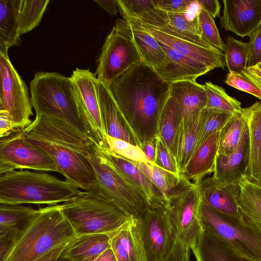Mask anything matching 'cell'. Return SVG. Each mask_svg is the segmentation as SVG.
Listing matches in <instances>:
<instances>
[{"instance_id": "6da1fadb", "label": "cell", "mask_w": 261, "mask_h": 261, "mask_svg": "<svg viewBox=\"0 0 261 261\" xmlns=\"http://www.w3.org/2000/svg\"><path fill=\"white\" fill-rule=\"evenodd\" d=\"M109 87L139 147L155 139L161 113L170 96V84L140 61Z\"/></svg>"}, {"instance_id": "7a4b0ae2", "label": "cell", "mask_w": 261, "mask_h": 261, "mask_svg": "<svg viewBox=\"0 0 261 261\" xmlns=\"http://www.w3.org/2000/svg\"><path fill=\"white\" fill-rule=\"evenodd\" d=\"M81 192L45 172L19 170L0 174V204L54 205L72 200Z\"/></svg>"}, {"instance_id": "3957f363", "label": "cell", "mask_w": 261, "mask_h": 261, "mask_svg": "<svg viewBox=\"0 0 261 261\" xmlns=\"http://www.w3.org/2000/svg\"><path fill=\"white\" fill-rule=\"evenodd\" d=\"M40 213L4 261H36L66 244L76 234L61 204L39 208Z\"/></svg>"}, {"instance_id": "277c9868", "label": "cell", "mask_w": 261, "mask_h": 261, "mask_svg": "<svg viewBox=\"0 0 261 261\" xmlns=\"http://www.w3.org/2000/svg\"><path fill=\"white\" fill-rule=\"evenodd\" d=\"M30 89L36 115L55 118L88 135L70 77L55 72H38L30 83Z\"/></svg>"}, {"instance_id": "5b68a950", "label": "cell", "mask_w": 261, "mask_h": 261, "mask_svg": "<svg viewBox=\"0 0 261 261\" xmlns=\"http://www.w3.org/2000/svg\"><path fill=\"white\" fill-rule=\"evenodd\" d=\"M62 213L76 236L111 234L130 221L126 215L99 194L82 191L72 200L61 204Z\"/></svg>"}, {"instance_id": "8992f818", "label": "cell", "mask_w": 261, "mask_h": 261, "mask_svg": "<svg viewBox=\"0 0 261 261\" xmlns=\"http://www.w3.org/2000/svg\"><path fill=\"white\" fill-rule=\"evenodd\" d=\"M199 218L203 230L225 242L241 256L261 261V232L240 213L223 214L202 200Z\"/></svg>"}, {"instance_id": "52a82bcc", "label": "cell", "mask_w": 261, "mask_h": 261, "mask_svg": "<svg viewBox=\"0 0 261 261\" xmlns=\"http://www.w3.org/2000/svg\"><path fill=\"white\" fill-rule=\"evenodd\" d=\"M87 160L94 173L97 193L129 217L137 219L149 207L141 194L114 167L101 150Z\"/></svg>"}, {"instance_id": "ba28073f", "label": "cell", "mask_w": 261, "mask_h": 261, "mask_svg": "<svg viewBox=\"0 0 261 261\" xmlns=\"http://www.w3.org/2000/svg\"><path fill=\"white\" fill-rule=\"evenodd\" d=\"M182 178L181 185L169 198L166 208L174 240L192 249L203 230L199 218L202 197L198 184Z\"/></svg>"}, {"instance_id": "9c48e42d", "label": "cell", "mask_w": 261, "mask_h": 261, "mask_svg": "<svg viewBox=\"0 0 261 261\" xmlns=\"http://www.w3.org/2000/svg\"><path fill=\"white\" fill-rule=\"evenodd\" d=\"M15 169L60 173L51 158L28 141L23 129L20 128H16L0 139V174Z\"/></svg>"}, {"instance_id": "30bf717a", "label": "cell", "mask_w": 261, "mask_h": 261, "mask_svg": "<svg viewBox=\"0 0 261 261\" xmlns=\"http://www.w3.org/2000/svg\"><path fill=\"white\" fill-rule=\"evenodd\" d=\"M0 111L8 114L17 128L24 129L32 122L31 97L8 53L0 52Z\"/></svg>"}, {"instance_id": "8fae6325", "label": "cell", "mask_w": 261, "mask_h": 261, "mask_svg": "<svg viewBox=\"0 0 261 261\" xmlns=\"http://www.w3.org/2000/svg\"><path fill=\"white\" fill-rule=\"evenodd\" d=\"M135 227L147 261H160L169 252L175 240L166 208L148 207L135 219Z\"/></svg>"}, {"instance_id": "7c38bea8", "label": "cell", "mask_w": 261, "mask_h": 261, "mask_svg": "<svg viewBox=\"0 0 261 261\" xmlns=\"http://www.w3.org/2000/svg\"><path fill=\"white\" fill-rule=\"evenodd\" d=\"M143 61L132 39L114 26L98 60L97 79L107 86L135 64Z\"/></svg>"}, {"instance_id": "4fadbf2b", "label": "cell", "mask_w": 261, "mask_h": 261, "mask_svg": "<svg viewBox=\"0 0 261 261\" xmlns=\"http://www.w3.org/2000/svg\"><path fill=\"white\" fill-rule=\"evenodd\" d=\"M25 137H35L64 146L87 158L101 148L91 137L55 118L36 115L23 129Z\"/></svg>"}, {"instance_id": "5bb4252c", "label": "cell", "mask_w": 261, "mask_h": 261, "mask_svg": "<svg viewBox=\"0 0 261 261\" xmlns=\"http://www.w3.org/2000/svg\"><path fill=\"white\" fill-rule=\"evenodd\" d=\"M81 108L82 120L87 134L102 150L108 148L105 127L96 87V77L89 69L76 68L70 76Z\"/></svg>"}, {"instance_id": "9a60e30c", "label": "cell", "mask_w": 261, "mask_h": 261, "mask_svg": "<svg viewBox=\"0 0 261 261\" xmlns=\"http://www.w3.org/2000/svg\"><path fill=\"white\" fill-rule=\"evenodd\" d=\"M25 138L51 158L66 181L85 191L97 193L94 173L86 158L72 150L49 141L35 137Z\"/></svg>"}, {"instance_id": "2e32d148", "label": "cell", "mask_w": 261, "mask_h": 261, "mask_svg": "<svg viewBox=\"0 0 261 261\" xmlns=\"http://www.w3.org/2000/svg\"><path fill=\"white\" fill-rule=\"evenodd\" d=\"M124 20L135 24L151 34L159 43L170 47L180 54L207 67L224 69L226 67L223 52L215 48H207L161 31L147 24L133 18Z\"/></svg>"}, {"instance_id": "e0dca14e", "label": "cell", "mask_w": 261, "mask_h": 261, "mask_svg": "<svg viewBox=\"0 0 261 261\" xmlns=\"http://www.w3.org/2000/svg\"><path fill=\"white\" fill-rule=\"evenodd\" d=\"M40 213L22 204H0V261H4Z\"/></svg>"}, {"instance_id": "ac0fdd59", "label": "cell", "mask_w": 261, "mask_h": 261, "mask_svg": "<svg viewBox=\"0 0 261 261\" xmlns=\"http://www.w3.org/2000/svg\"><path fill=\"white\" fill-rule=\"evenodd\" d=\"M221 27L242 38L261 27V0H223Z\"/></svg>"}, {"instance_id": "d6986e66", "label": "cell", "mask_w": 261, "mask_h": 261, "mask_svg": "<svg viewBox=\"0 0 261 261\" xmlns=\"http://www.w3.org/2000/svg\"><path fill=\"white\" fill-rule=\"evenodd\" d=\"M102 153L114 166L143 196L149 207L166 208L168 201L161 190L130 161L109 148Z\"/></svg>"}, {"instance_id": "ffe728a7", "label": "cell", "mask_w": 261, "mask_h": 261, "mask_svg": "<svg viewBox=\"0 0 261 261\" xmlns=\"http://www.w3.org/2000/svg\"><path fill=\"white\" fill-rule=\"evenodd\" d=\"M249 151V129L246 127L236 149L228 155L217 153L212 177L220 186L238 184L246 176Z\"/></svg>"}, {"instance_id": "44dd1931", "label": "cell", "mask_w": 261, "mask_h": 261, "mask_svg": "<svg viewBox=\"0 0 261 261\" xmlns=\"http://www.w3.org/2000/svg\"><path fill=\"white\" fill-rule=\"evenodd\" d=\"M96 87L107 135L139 146V142L115 101L109 86L96 79Z\"/></svg>"}, {"instance_id": "7402d4cb", "label": "cell", "mask_w": 261, "mask_h": 261, "mask_svg": "<svg viewBox=\"0 0 261 261\" xmlns=\"http://www.w3.org/2000/svg\"><path fill=\"white\" fill-rule=\"evenodd\" d=\"M198 184L202 200L217 212L223 214H240L239 184L220 186L212 176L204 177Z\"/></svg>"}, {"instance_id": "603a6c76", "label": "cell", "mask_w": 261, "mask_h": 261, "mask_svg": "<svg viewBox=\"0 0 261 261\" xmlns=\"http://www.w3.org/2000/svg\"><path fill=\"white\" fill-rule=\"evenodd\" d=\"M167 56V62L154 70L167 82L196 81L211 71L207 67L159 43Z\"/></svg>"}, {"instance_id": "cb8c5ba5", "label": "cell", "mask_w": 261, "mask_h": 261, "mask_svg": "<svg viewBox=\"0 0 261 261\" xmlns=\"http://www.w3.org/2000/svg\"><path fill=\"white\" fill-rule=\"evenodd\" d=\"M249 129V151L246 177L261 186V101L243 108Z\"/></svg>"}, {"instance_id": "d4e9b609", "label": "cell", "mask_w": 261, "mask_h": 261, "mask_svg": "<svg viewBox=\"0 0 261 261\" xmlns=\"http://www.w3.org/2000/svg\"><path fill=\"white\" fill-rule=\"evenodd\" d=\"M115 27L132 39L142 61L154 69L167 63V56L160 44L149 33L124 19L116 20Z\"/></svg>"}, {"instance_id": "484cf974", "label": "cell", "mask_w": 261, "mask_h": 261, "mask_svg": "<svg viewBox=\"0 0 261 261\" xmlns=\"http://www.w3.org/2000/svg\"><path fill=\"white\" fill-rule=\"evenodd\" d=\"M220 131L211 135L194 152L181 175L182 177L198 184L214 172Z\"/></svg>"}, {"instance_id": "4316f807", "label": "cell", "mask_w": 261, "mask_h": 261, "mask_svg": "<svg viewBox=\"0 0 261 261\" xmlns=\"http://www.w3.org/2000/svg\"><path fill=\"white\" fill-rule=\"evenodd\" d=\"M110 248V234H84L76 236L69 242L61 255L70 261H94Z\"/></svg>"}, {"instance_id": "83f0119b", "label": "cell", "mask_w": 261, "mask_h": 261, "mask_svg": "<svg viewBox=\"0 0 261 261\" xmlns=\"http://www.w3.org/2000/svg\"><path fill=\"white\" fill-rule=\"evenodd\" d=\"M170 86V96L179 104L182 119L187 120L206 108L207 96L204 85L196 81H181Z\"/></svg>"}, {"instance_id": "f1b7e54d", "label": "cell", "mask_w": 261, "mask_h": 261, "mask_svg": "<svg viewBox=\"0 0 261 261\" xmlns=\"http://www.w3.org/2000/svg\"><path fill=\"white\" fill-rule=\"evenodd\" d=\"M191 250L197 261H253L241 256L225 242L204 230Z\"/></svg>"}, {"instance_id": "f546056e", "label": "cell", "mask_w": 261, "mask_h": 261, "mask_svg": "<svg viewBox=\"0 0 261 261\" xmlns=\"http://www.w3.org/2000/svg\"><path fill=\"white\" fill-rule=\"evenodd\" d=\"M135 219L109 234L111 249L117 261H147L136 232Z\"/></svg>"}, {"instance_id": "4dcf8cb0", "label": "cell", "mask_w": 261, "mask_h": 261, "mask_svg": "<svg viewBox=\"0 0 261 261\" xmlns=\"http://www.w3.org/2000/svg\"><path fill=\"white\" fill-rule=\"evenodd\" d=\"M22 0H0V52L21 44L18 32L19 15Z\"/></svg>"}, {"instance_id": "1f68e13d", "label": "cell", "mask_w": 261, "mask_h": 261, "mask_svg": "<svg viewBox=\"0 0 261 261\" xmlns=\"http://www.w3.org/2000/svg\"><path fill=\"white\" fill-rule=\"evenodd\" d=\"M117 3L123 19H136L156 28L166 25V13L156 7L154 0H117Z\"/></svg>"}, {"instance_id": "d6a6232c", "label": "cell", "mask_w": 261, "mask_h": 261, "mask_svg": "<svg viewBox=\"0 0 261 261\" xmlns=\"http://www.w3.org/2000/svg\"><path fill=\"white\" fill-rule=\"evenodd\" d=\"M181 117L179 104L170 96L161 113L156 137L163 142L175 158L178 130Z\"/></svg>"}, {"instance_id": "836d02e7", "label": "cell", "mask_w": 261, "mask_h": 261, "mask_svg": "<svg viewBox=\"0 0 261 261\" xmlns=\"http://www.w3.org/2000/svg\"><path fill=\"white\" fill-rule=\"evenodd\" d=\"M198 14L194 18L190 20L188 18L186 13H166L165 25L160 28L151 27L195 44L207 48L214 47L203 40L201 36Z\"/></svg>"}, {"instance_id": "e575fe53", "label": "cell", "mask_w": 261, "mask_h": 261, "mask_svg": "<svg viewBox=\"0 0 261 261\" xmlns=\"http://www.w3.org/2000/svg\"><path fill=\"white\" fill-rule=\"evenodd\" d=\"M201 112L179 123L175 158L181 175L194 151Z\"/></svg>"}, {"instance_id": "d590c367", "label": "cell", "mask_w": 261, "mask_h": 261, "mask_svg": "<svg viewBox=\"0 0 261 261\" xmlns=\"http://www.w3.org/2000/svg\"><path fill=\"white\" fill-rule=\"evenodd\" d=\"M240 213L261 232V186L246 176L239 182Z\"/></svg>"}, {"instance_id": "8d00e7d4", "label": "cell", "mask_w": 261, "mask_h": 261, "mask_svg": "<svg viewBox=\"0 0 261 261\" xmlns=\"http://www.w3.org/2000/svg\"><path fill=\"white\" fill-rule=\"evenodd\" d=\"M130 161V160H129ZM161 190L167 201L181 185L183 178L178 177L155 165L130 161Z\"/></svg>"}, {"instance_id": "74e56055", "label": "cell", "mask_w": 261, "mask_h": 261, "mask_svg": "<svg viewBox=\"0 0 261 261\" xmlns=\"http://www.w3.org/2000/svg\"><path fill=\"white\" fill-rule=\"evenodd\" d=\"M247 126L242 111L233 114L220 131L218 153L228 155L233 152L238 146Z\"/></svg>"}, {"instance_id": "f35d334b", "label": "cell", "mask_w": 261, "mask_h": 261, "mask_svg": "<svg viewBox=\"0 0 261 261\" xmlns=\"http://www.w3.org/2000/svg\"><path fill=\"white\" fill-rule=\"evenodd\" d=\"M233 115L214 109H203L200 113L194 152L211 135L220 131Z\"/></svg>"}, {"instance_id": "ab89813d", "label": "cell", "mask_w": 261, "mask_h": 261, "mask_svg": "<svg viewBox=\"0 0 261 261\" xmlns=\"http://www.w3.org/2000/svg\"><path fill=\"white\" fill-rule=\"evenodd\" d=\"M49 3L48 0H22L18 23L20 35L38 25Z\"/></svg>"}, {"instance_id": "60d3db41", "label": "cell", "mask_w": 261, "mask_h": 261, "mask_svg": "<svg viewBox=\"0 0 261 261\" xmlns=\"http://www.w3.org/2000/svg\"><path fill=\"white\" fill-rule=\"evenodd\" d=\"M204 86L207 96L206 108L232 114L242 112L241 103L228 95L223 88L210 82H205Z\"/></svg>"}, {"instance_id": "b9f144b4", "label": "cell", "mask_w": 261, "mask_h": 261, "mask_svg": "<svg viewBox=\"0 0 261 261\" xmlns=\"http://www.w3.org/2000/svg\"><path fill=\"white\" fill-rule=\"evenodd\" d=\"M249 43L228 36L224 52L228 72L242 73L248 67Z\"/></svg>"}, {"instance_id": "7bdbcfd3", "label": "cell", "mask_w": 261, "mask_h": 261, "mask_svg": "<svg viewBox=\"0 0 261 261\" xmlns=\"http://www.w3.org/2000/svg\"><path fill=\"white\" fill-rule=\"evenodd\" d=\"M198 19L202 39L214 47L225 52V44L220 37L214 18L201 8Z\"/></svg>"}, {"instance_id": "ee69618b", "label": "cell", "mask_w": 261, "mask_h": 261, "mask_svg": "<svg viewBox=\"0 0 261 261\" xmlns=\"http://www.w3.org/2000/svg\"><path fill=\"white\" fill-rule=\"evenodd\" d=\"M107 143L110 150L127 160L150 164L138 146L109 136L107 137Z\"/></svg>"}, {"instance_id": "f6af8a7d", "label": "cell", "mask_w": 261, "mask_h": 261, "mask_svg": "<svg viewBox=\"0 0 261 261\" xmlns=\"http://www.w3.org/2000/svg\"><path fill=\"white\" fill-rule=\"evenodd\" d=\"M154 164L158 167L178 177L181 174L175 156L158 137L156 139V152Z\"/></svg>"}, {"instance_id": "bcb514c9", "label": "cell", "mask_w": 261, "mask_h": 261, "mask_svg": "<svg viewBox=\"0 0 261 261\" xmlns=\"http://www.w3.org/2000/svg\"><path fill=\"white\" fill-rule=\"evenodd\" d=\"M225 83L239 90L247 92L261 100V89L243 73L228 72Z\"/></svg>"}, {"instance_id": "7dc6e473", "label": "cell", "mask_w": 261, "mask_h": 261, "mask_svg": "<svg viewBox=\"0 0 261 261\" xmlns=\"http://www.w3.org/2000/svg\"><path fill=\"white\" fill-rule=\"evenodd\" d=\"M194 2L192 0H154L156 7L167 14L187 13Z\"/></svg>"}, {"instance_id": "c3c4849f", "label": "cell", "mask_w": 261, "mask_h": 261, "mask_svg": "<svg viewBox=\"0 0 261 261\" xmlns=\"http://www.w3.org/2000/svg\"><path fill=\"white\" fill-rule=\"evenodd\" d=\"M248 67L261 63V27L250 36Z\"/></svg>"}, {"instance_id": "681fc988", "label": "cell", "mask_w": 261, "mask_h": 261, "mask_svg": "<svg viewBox=\"0 0 261 261\" xmlns=\"http://www.w3.org/2000/svg\"><path fill=\"white\" fill-rule=\"evenodd\" d=\"M191 250L186 244L175 240L169 252L160 261H190Z\"/></svg>"}, {"instance_id": "f907efd6", "label": "cell", "mask_w": 261, "mask_h": 261, "mask_svg": "<svg viewBox=\"0 0 261 261\" xmlns=\"http://www.w3.org/2000/svg\"><path fill=\"white\" fill-rule=\"evenodd\" d=\"M16 128L8 114L0 111V138L8 135Z\"/></svg>"}, {"instance_id": "816d5d0a", "label": "cell", "mask_w": 261, "mask_h": 261, "mask_svg": "<svg viewBox=\"0 0 261 261\" xmlns=\"http://www.w3.org/2000/svg\"><path fill=\"white\" fill-rule=\"evenodd\" d=\"M201 8L213 18L220 16L221 5L217 0H198Z\"/></svg>"}, {"instance_id": "f5cc1de1", "label": "cell", "mask_w": 261, "mask_h": 261, "mask_svg": "<svg viewBox=\"0 0 261 261\" xmlns=\"http://www.w3.org/2000/svg\"><path fill=\"white\" fill-rule=\"evenodd\" d=\"M156 139V138L152 140L143 143L140 146L145 154L147 159L152 165H155Z\"/></svg>"}, {"instance_id": "db71d44e", "label": "cell", "mask_w": 261, "mask_h": 261, "mask_svg": "<svg viewBox=\"0 0 261 261\" xmlns=\"http://www.w3.org/2000/svg\"><path fill=\"white\" fill-rule=\"evenodd\" d=\"M242 73L261 89V69L256 65L247 67Z\"/></svg>"}, {"instance_id": "11a10c76", "label": "cell", "mask_w": 261, "mask_h": 261, "mask_svg": "<svg viewBox=\"0 0 261 261\" xmlns=\"http://www.w3.org/2000/svg\"><path fill=\"white\" fill-rule=\"evenodd\" d=\"M94 1L111 16L117 15L118 10L117 0H94Z\"/></svg>"}, {"instance_id": "9f6ffc18", "label": "cell", "mask_w": 261, "mask_h": 261, "mask_svg": "<svg viewBox=\"0 0 261 261\" xmlns=\"http://www.w3.org/2000/svg\"><path fill=\"white\" fill-rule=\"evenodd\" d=\"M68 243L54 249L36 261H57Z\"/></svg>"}, {"instance_id": "6f0895ef", "label": "cell", "mask_w": 261, "mask_h": 261, "mask_svg": "<svg viewBox=\"0 0 261 261\" xmlns=\"http://www.w3.org/2000/svg\"><path fill=\"white\" fill-rule=\"evenodd\" d=\"M94 261H117V259L110 248L98 257Z\"/></svg>"}, {"instance_id": "680465c9", "label": "cell", "mask_w": 261, "mask_h": 261, "mask_svg": "<svg viewBox=\"0 0 261 261\" xmlns=\"http://www.w3.org/2000/svg\"><path fill=\"white\" fill-rule=\"evenodd\" d=\"M256 66L261 69V63L257 64Z\"/></svg>"}]
</instances>
